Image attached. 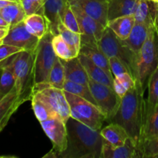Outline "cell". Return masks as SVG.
<instances>
[{
    "label": "cell",
    "instance_id": "cell-1",
    "mask_svg": "<svg viewBox=\"0 0 158 158\" xmlns=\"http://www.w3.org/2000/svg\"><path fill=\"white\" fill-rule=\"evenodd\" d=\"M121 98L120 106L110 123L114 122L123 127L134 142L142 157L143 132L146 120L147 103L143 98L144 88L138 80Z\"/></svg>",
    "mask_w": 158,
    "mask_h": 158
},
{
    "label": "cell",
    "instance_id": "cell-2",
    "mask_svg": "<svg viewBox=\"0 0 158 158\" xmlns=\"http://www.w3.org/2000/svg\"><path fill=\"white\" fill-rule=\"evenodd\" d=\"M67 147L60 158H102L103 138L97 131L69 117L66 123Z\"/></svg>",
    "mask_w": 158,
    "mask_h": 158
},
{
    "label": "cell",
    "instance_id": "cell-3",
    "mask_svg": "<svg viewBox=\"0 0 158 158\" xmlns=\"http://www.w3.org/2000/svg\"><path fill=\"white\" fill-rule=\"evenodd\" d=\"M98 45L105 55L117 57L123 62L128 73L135 80L137 79V54L134 52L123 40H120L108 26H106Z\"/></svg>",
    "mask_w": 158,
    "mask_h": 158
},
{
    "label": "cell",
    "instance_id": "cell-4",
    "mask_svg": "<svg viewBox=\"0 0 158 158\" xmlns=\"http://www.w3.org/2000/svg\"><path fill=\"white\" fill-rule=\"evenodd\" d=\"M15 77V89L19 95L29 100L35 86V53L23 50L12 58Z\"/></svg>",
    "mask_w": 158,
    "mask_h": 158
},
{
    "label": "cell",
    "instance_id": "cell-5",
    "mask_svg": "<svg viewBox=\"0 0 158 158\" xmlns=\"http://www.w3.org/2000/svg\"><path fill=\"white\" fill-rule=\"evenodd\" d=\"M157 66L158 36L154 22L149 29L146 41L137 54V80L140 82L144 89L148 86L150 76L157 69Z\"/></svg>",
    "mask_w": 158,
    "mask_h": 158
},
{
    "label": "cell",
    "instance_id": "cell-6",
    "mask_svg": "<svg viewBox=\"0 0 158 158\" xmlns=\"http://www.w3.org/2000/svg\"><path fill=\"white\" fill-rule=\"evenodd\" d=\"M70 109V117L94 130H101L106 121L101 110L89 100L65 91Z\"/></svg>",
    "mask_w": 158,
    "mask_h": 158
},
{
    "label": "cell",
    "instance_id": "cell-7",
    "mask_svg": "<svg viewBox=\"0 0 158 158\" xmlns=\"http://www.w3.org/2000/svg\"><path fill=\"white\" fill-rule=\"evenodd\" d=\"M55 35L49 31L40 39L35 52V86L46 83L49 72L58 59L52 48V38Z\"/></svg>",
    "mask_w": 158,
    "mask_h": 158
},
{
    "label": "cell",
    "instance_id": "cell-8",
    "mask_svg": "<svg viewBox=\"0 0 158 158\" xmlns=\"http://www.w3.org/2000/svg\"><path fill=\"white\" fill-rule=\"evenodd\" d=\"M89 86L93 96L102 112L110 123L117 114L121 98L114 90V87L89 80Z\"/></svg>",
    "mask_w": 158,
    "mask_h": 158
},
{
    "label": "cell",
    "instance_id": "cell-9",
    "mask_svg": "<svg viewBox=\"0 0 158 158\" xmlns=\"http://www.w3.org/2000/svg\"><path fill=\"white\" fill-rule=\"evenodd\" d=\"M44 131L52 143V149L44 157H58L67 147V129L66 122L60 117H52L45 121L40 122Z\"/></svg>",
    "mask_w": 158,
    "mask_h": 158
},
{
    "label": "cell",
    "instance_id": "cell-10",
    "mask_svg": "<svg viewBox=\"0 0 158 158\" xmlns=\"http://www.w3.org/2000/svg\"><path fill=\"white\" fill-rule=\"evenodd\" d=\"M34 93L38 94L39 97L44 100L57 117L66 123L70 117V109L63 89L52 86H45L35 89Z\"/></svg>",
    "mask_w": 158,
    "mask_h": 158
},
{
    "label": "cell",
    "instance_id": "cell-11",
    "mask_svg": "<svg viewBox=\"0 0 158 158\" xmlns=\"http://www.w3.org/2000/svg\"><path fill=\"white\" fill-rule=\"evenodd\" d=\"M40 41V39L27 30L23 21L9 27L7 35L2 40V43L35 53Z\"/></svg>",
    "mask_w": 158,
    "mask_h": 158
},
{
    "label": "cell",
    "instance_id": "cell-12",
    "mask_svg": "<svg viewBox=\"0 0 158 158\" xmlns=\"http://www.w3.org/2000/svg\"><path fill=\"white\" fill-rule=\"evenodd\" d=\"M71 8L77 19L81 34V42L98 43L106 26L88 15L77 6L71 5Z\"/></svg>",
    "mask_w": 158,
    "mask_h": 158
},
{
    "label": "cell",
    "instance_id": "cell-13",
    "mask_svg": "<svg viewBox=\"0 0 158 158\" xmlns=\"http://www.w3.org/2000/svg\"><path fill=\"white\" fill-rule=\"evenodd\" d=\"M70 5L77 6L85 13L107 26L108 2L104 0H68Z\"/></svg>",
    "mask_w": 158,
    "mask_h": 158
},
{
    "label": "cell",
    "instance_id": "cell-14",
    "mask_svg": "<svg viewBox=\"0 0 158 158\" xmlns=\"http://www.w3.org/2000/svg\"><path fill=\"white\" fill-rule=\"evenodd\" d=\"M26 101V98L19 94L15 87L0 100V134L7 126L12 116Z\"/></svg>",
    "mask_w": 158,
    "mask_h": 158
},
{
    "label": "cell",
    "instance_id": "cell-15",
    "mask_svg": "<svg viewBox=\"0 0 158 158\" xmlns=\"http://www.w3.org/2000/svg\"><path fill=\"white\" fill-rule=\"evenodd\" d=\"M141 157L140 151L131 138L120 147L113 146L103 139L102 158H136Z\"/></svg>",
    "mask_w": 158,
    "mask_h": 158
},
{
    "label": "cell",
    "instance_id": "cell-16",
    "mask_svg": "<svg viewBox=\"0 0 158 158\" xmlns=\"http://www.w3.org/2000/svg\"><path fill=\"white\" fill-rule=\"evenodd\" d=\"M68 3V0H43V15L49 22L50 32L53 35L59 34L58 26L61 23L60 15Z\"/></svg>",
    "mask_w": 158,
    "mask_h": 158
},
{
    "label": "cell",
    "instance_id": "cell-17",
    "mask_svg": "<svg viewBox=\"0 0 158 158\" xmlns=\"http://www.w3.org/2000/svg\"><path fill=\"white\" fill-rule=\"evenodd\" d=\"M80 53L83 54L92 60L95 64L104 69L109 76L114 78L110 67L109 59L101 50L98 43L95 42H81Z\"/></svg>",
    "mask_w": 158,
    "mask_h": 158
},
{
    "label": "cell",
    "instance_id": "cell-18",
    "mask_svg": "<svg viewBox=\"0 0 158 158\" xmlns=\"http://www.w3.org/2000/svg\"><path fill=\"white\" fill-rule=\"evenodd\" d=\"M61 61L64 66L66 80L89 86V77L78 56L69 60H61Z\"/></svg>",
    "mask_w": 158,
    "mask_h": 158
},
{
    "label": "cell",
    "instance_id": "cell-19",
    "mask_svg": "<svg viewBox=\"0 0 158 158\" xmlns=\"http://www.w3.org/2000/svg\"><path fill=\"white\" fill-rule=\"evenodd\" d=\"M78 58L86 69L89 80L114 87V78L108 75L104 69L95 64L92 60L83 54H79Z\"/></svg>",
    "mask_w": 158,
    "mask_h": 158
},
{
    "label": "cell",
    "instance_id": "cell-20",
    "mask_svg": "<svg viewBox=\"0 0 158 158\" xmlns=\"http://www.w3.org/2000/svg\"><path fill=\"white\" fill-rule=\"evenodd\" d=\"M139 0H110L108 1V22L125 15H134Z\"/></svg>",
    "mask_w": 158,
    "mask_h": 158
},
{
    "label": "cell",
    "instance_id": "cell-21",
    "mask_svg": "<svg viewBox=\"0 0 158 158\" xmlns=\"http://www.w3.org/2000/svg\"><path fill=\"white\" fill-rule=\"evenodd\" d=\"M153 23L149 24V23L136 22L129 36L126 40H123V42L137 54L139 53L143 43L146 41L149 29Z\"/></svg>",
    "mask_w": 158,
    "mask_h": 158
},
{
    "label": "cell",
    "instance_id": "cell-22",
    "mask_svg": "<svg viewBox=\"0 0 158 158\" xmlns=\"http://www.w3.org/2000/svg\"><path fill=\"white\" fill-rule=\"evenodd\" d=\"M100 134L104 140L115 147L122 146L131 138L126 130L114 122H111L107 126L102 128Z\"/></svg>",
    "mask_w": 158,
    "mask_h": 158
},
{
    "label": "cell",
    "instance_id": "cell-23",
    "mask_svg": "<svg viewBox=\"0 0 158 158\" xmlns=\"http://www.w3.org/2000/svg\"><path fill=\"white\" fill-rule=\"evenodd\" d=\"M24 23L27 30L39 39H42L50 31L49 22L42 14L27 15L25 18Z\"/></svg>",
    "mask_w": 158,
    "mask_h": 158
},
{
    "label": "cell",
    "instance_id": "cell-24",
    "mask_svg": "<svg viewBox=\"0 0 158 158\" xmlns=\"http://www.w3.org/2000/svg\"><path fill=\"white\" fill-rule=\"evenodd\" d=\"M136 23L134 15L118 17L108 22L107 26L122 40L129 36Z\"/></svg>",
    "mask_w": 158,
    "mask_h": 158
},
{
    "label": "cell",
    "instance_id": "cell-25",
    "mask_svg": "<svg viewBox=\"0 0 158 158\" xmlns=\"http://www.w3.org/2000/svg\"><path fill=\"white\" fill-rule=\"evenodd\" d=\"M65 81H66V75H65L64 66H63L61 60L58 57L49 72L46 83L36 85L34 90L38 88L45 87V86H52V87L63 89Z\"/></svg>",
    "mask_w": 158,
    "mask_h": 158
},
{
    "label": "cell",
    "instance_id": "cell-26",
    "mask_svg": "<svg viewBox=\"0 0 158 158\" xmlns=\"http://www.w3.org/2000/svg\"><path fill=\"white\" fill-rule=\"evenodd\" d=\"M0 16L9 26H12L24 21L26 15L20 3L12 2L2 9H0Z\"/></svg>",
    "mask_w": 158,
    "mask_h": 158
},
{
    "label": "cell",
    "instance_id": "cell-27",
    "mask_svg": "<svg viewBox=\"0 0 158 158\" xmlns=\"http://www.w3.org/2000/svg\"><path fill=\"white\" fill-rule=\"evenodd\" d=\"M2 74L0 76V94L2 97L7 95L15 86V77L14 73L12 60L2 66Z\"/></svg>",
    "mask_w": 158,
    "mask_h": 158
},
{
    "label": "cell",
    "instance_id": "cell-28",
    "mask_svg": "<svg viewBox=\"0 0 158 158\" xmlns=\"http://www.w3.org/2000/svg\"><path fill=\"white\" fill-rule=\"evenodd\" d=\"M52 48L56 55L60 59L63 60H69L76 58L79 56L80 52L68 44L61 37L60 34L55 35L52 38Z\"/></svg>",
    "mask_w": 158,
    "mask_h": 158
},
{
    "label": "cell",
    "instance_id": "cell-29",
    "mask_svg": "<svg viewBox=\"0 0 158 158\" xmlns=\"http://www.w3.org/2000/svg\"><path fill=\"white\" fill-rule=\"evenodd\" d=\"M157 137H158V105L146 117L143 132V145L145 142Z\"/></svg>",
    "mask_w": 158,
    "mask_h": 158
},
{
    "label": "cell",
    "instance_id": "cell-30",
    "mask_svg": "<svg viewBox=\"0 0 158 158\" xmlns=\"http://www.w3.org/2000/svg\"><path fill=\"white\" fill-rule=\"evenodd\" d=\"M148 97L146 100V117L151 114L158 105V69H155L149 77L148 82Z\"/></svg>",
    "mask_w": 158,
    "mask_h": 158
},
{
    "label": "cell",
    "instance_id": "cell-31",
    "mask_svg": "<svg viewBox=\"0 0 158 158\" xmlns=\"http://www.w3.org/2000/svg\"><path fill=\"white\" fill-rule=\"evenodd\" d=\"M31 101H32V106L34 114L40 123L52 117H58L52 112L49 106L45 103L44 100L40 98L38 94L35 93L32 94Z\"/></svg>",
    "mask_w": 158,
    "mask_h": 158
},
{
    "label": "cell",
    "instance_id": "cell-32",
    "mask_svg": "<svg viewBox=\"0 0 158 158\" xmlns=\"http://www.w3.org/2000/svg\"><path fill=\"white\" fill-rule=\"evenodd\" d=\"M63 90L70 93V94H75V95L79 96L80 97H83V98L89 100V102L97 106V102H96L95 99L93 96L89 86L80 84V83H74V82L66 80L64 86H63Z\"/></svg>",
    "mask_w": 158,
    "mask_h": 158
},
{
    "label": "cell",
    "instance_id": "cell-33",
    "mask_svg": "<svg viewBox=\"0 0 158 158\" xmlns=\"http://www.w3.org/2000/svg\"><path fill=\"white\" fill-rule=\"evenodd\" d=\"M135 84V80L127 72L114 77V89L120 98L132 89Z\"/></svg>",
    "mask_w": 158,
    "mask_h": 158
},
{
    "label": "cell",
    "instance_id": "cell-34",
    "mask_svg": "<svg viewBox=\"0 0 158 158\" xmlns=\"http://www.w3.org/2000/svg\"><path fill=\"white\" fill-rule=\"evenodd\" d=\"M58 32L68 44L75 48L80 52L81 47V34L70 30L62 23L58 26Z\"/></svg>",
    "mask_w": 158,
    "mask_h": 158
},
{
    "label": "cell",
    "instance_id": "cell-35",
    "mask_svg": "<svg viewBox=\"0 0 158 158\" xmlns=\"http://www.w3.org/2000/svg\"><path fill=\"white\" fill-rule=\"evenodd\" d=\"M60 21L66 27L69 29L73 32L80 33V29L79 27L77 19L75 13L71 8L70 3H68L64 8L60 15Z\"/></svg>",
    "mask_w": 158,
    "mask_h": 158
},
{
    "label": "cell",
    "instance_id": "cell-36",
    "mask_svg": "<svg viewBox=\"0 0 158 158\" xmlns=\"http://www.w3.org/2000/svg\"><path fill=\"white\" fill-rule=\"evenodd\" d=\"M20 4L24 9L26 16L35 13L43 15V3L39 0H21Z\"/></svg>",
    "mask_w": 158,
    "mask_h": 158
},
{
    "label": "cell",
    "instance_id": "cell-37",
    "mask_svg": "<svg viewBox=\"0 0 158 158\" xmlns=\"http://www.w3.org/2000/svg\"><path fill=\"white\" fill-rule=\"evenodd\" d=\"M158 157V137L143 143L142 148V157Z\"/></svg>",
    "mask_w": 158,
    "mask_h": 158
},
{
    "label": "cell",
    "instance_id": "cell-38",
    "mask_svg": "<svg viewBox=\"0 0 158 158\" xmlns=\"http://www.w3.org/2000/svg\"><path fill=\"white\" fill-rule=\"evenodd\" d=\"M21 51H23V49L16 46L1 43L0 44V64Z\"/></svg>",
    "mask_w": 158,
    "mask_h": 158
},
{
    "label": "cell",
    "instance_id": "cell-39",
    "mask_svg": "<svg viewBox=\"0 0 158 158\" xmlns=\"http://www.w3.org/2000/svg\"><path fill=\"white\" fill-rule=\"evenodd\" d=\"M108 59H109L110 67V70L113 74V77H117V76L124 73H128V70L126 66H125V65L118 58L112 56Z\"/></svg>",
    "mask_w": 158,
    "mask_h": 158
},
{
    "label": "cell",
    "instance_id": "cell-40",
    "mask_svg": "<svg viewBox=\"0 0 158 158\" xmlns=\"http://www.w3.org/2000/svg\"><path fill=\"white\" fill-rule=\"evenodd\" d=\"M154 23H155L156 30H157V34L158 36V2L157 3V8H156V12H155V19H154ZM158 69V66H157Z\"/></svg>",
    "mask_w": 158,
    "mask_h": 158
},
{
    "label": "cell",
    "instance_id": "cell-41",
    "mask_svg": "<svg viewBox=\"0 0 158 158\" xmlns=\"http://www.w3.org/2000/svg\"><path fill=\"white\" fill-rule=\"evenodd\" d=\"M9 29H0V41H2L3 39L6 37V35H7L8 31H9Z\"/></svg>",
    "mask_w": 158,
    "mask_h": 158
},
{
    "label": "cell",
    "instance_id": "cell-42",
    "mask_svg": "<svg viewBox=\"0 0 158 158\" xmlns=\"http://www.w3.org/2000/svg\"><path fill=\"white\" fill-rule=\"evenodd\" d=\"M11 2H12V1H8V0H0V9H2L5 6H8L9 4H10Z\"/></svg>",
    "mask_w": 158,
    "mask_h": 158
},
{
    "label": "cell",
    "instance_id": "cell-43",
    "mask_svg": "<svg viewBox=\"0 0 158 158\" xmlns=\"http://www.w3.org/2000/svg\"><path fill=\"white\" fill-rule=\"evenodd\" d=\"M0 26H2V27H6V28L10 27V26H9V25L8 24V23H6V22L3 19V18H2L1 16H0Z\"/></svg>",
    "mask_w": 158,
    "mask_h": 158
},
{
    "label": "cell",
    "instance_id": "cell-44",
    "mask_svg": "<svg viewBox=\"0 0 158 158\" xmlns=\"http://www.w3.org/2000/svg\"><path fill=\"white\" fill-rule=\"evenodd\" d=\"M150 1H152L154 2H158V0H150Z\"/></svg>",
    "mask_w": 158,
    "mask_h": 158
},
{
    "label": "cell",
    "instance_id": "cell-45",
    "mask_svg": "<svg viewBox=\"0 0 158 158\" xmlns=\"http://www.w3.org/2000/svg\"><path fill=\"white\" fill-rule=\"evenodd\" d=\"M15 2H16L20 3V2H21V0H15Z\"/></svg>",
    "mask_w": 158,
    "mask_h": 158
},
{
    "label": "cell",
    "instance_id": "cell-46",
    "mask_svg": "<svg viewBox=\"0 0 158 158\" xmlns=\"http://www.w3.org/2000/svg\"><path fill=\"white\" fill-rule=\"evenodd\" d=\"M1 74H2V66H0V76H1Z\"/></svg>",
    "mask_w": 158,
    "mask_h": 158
},
{
    "label": "cell",
    "instance_id": "cell-47",
    "mask_svg": "<svg viewBox=\"0 0 158 158\" xmlns=\"http://www.w3.org/2000/svg\"><path fill=\"white\" fill-rule=\"evenodd\" d=\"M3 97H2V95H1V94H0V100H2V98H3Z\"/></svg>",
    "mask_w": 158,
    "mask_h": 158
},
{
    "label": "cell",
    "instance_id": "cell-48",
    "mask_svg": "<svg viewBox=\"0 0 158 158\" xmlns=\"http://www.w3.org/2000/svg\"><path fill=\"white\" fill-rule=\"evenodd\" d=\"M39 1H40V2H41V3H43V0H39Z\"/></svg>",
    "mask_w": 158,
    "mask_h": 158
},
{
    "label": "cell",
    "instance_id": "cell-49",
    "mask_svg": "<svg viewBox=\"0 0 158 158\" xmlns=\"http://www.w3.org/2000/svg\"><path fill=\"white\" fill-rule=\"evenodd\" d=\"M8 1H12V2H15V0H8Z\"/></svg>",
    "mask_w": 158,
    "mask_h": 158
},
{
    "label": "cell",
    "instance_id": "cell-50",
    "mask_svg": "<svg viewBox=\"0 0 158 158\" xmlns=\"http://www.w3.org/2000/svg\"><path fill=\"white\" fill-rule=\"evenodd\" d=\"M1 43H2V41H0V44H1Z\"/></svg>",
    "mask_w": 158,
    "mask_h": 158
},
{
    "label": "cell",
    "instance_id": "cell-51",
    "mask_svg": "<svg viewBox=\"0 0 158 158\" xmlns=\"http://www.w3.org/2000/svg\"><path fill=\"white\" fill-rule=\"evenodd\" d=\"M104 1H106V2H108V1H110V0H104Z\"/></svg>",
    "mask_w": 158,
    "mask_h": 158
}]
</instances>
